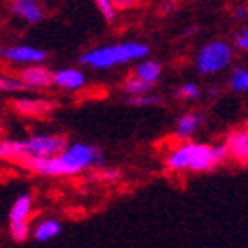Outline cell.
I'll use <instances>...</instances> for the list:
<instances>
[{"instance_id":"obj_19","label":"cell","mask_w":248,"mask_h":248,"mask_svg":"<svg viewBox=\"0 0 248 248\" xmlns=\"http://www.w3.org/2000/svg\"><path fill=\"white\" fill-rule=\"evenodd\" d=\"M229 87L234 93H247L248 91V69L245 67H234L229 77Z\"/></svg>"},{"instance_id":"obj_3","label":"cell","mask_w":248,"mask_h":248,"mask_svg":"<svg viewBox=\"0 0 248 248\" xmlns=\"http://www.w3.org/2000/svg\"><path fill=\"white\" fill-rule=\"evenodd\" d=\"M231 61H232L231 45L220 39H213L199 50L195 64L202 75H213V73L223 71L231 64Z\"/></svg>"},{"instance_id":"obj_14","label":"cell","mask_w":248,"mask_h":248,"mask_svg":"<svg viewBox=\"0 0 248 248\" xmlns=\"http://www.w3.org/2000/svg\"><path fill=\"white\" fill-rule=\"evenodd\" d=\"M0 158L5 161H15V163H23L25 160V147L23 140H11L4 139L0 142Z\"/></svg>"},{"instance_id":"obj_27","label":"cell","mask_w":248,"mask_h":248,"mask_svg":"<svg viewBox=\"0 0 248 248\" xmlns=\"http://www.w3.org/2000/svg\"><path fill=\"white\" fill-rule=\"evenodd\" d=\"M114 5L117 11H126V9H131L137 5V0H114Z\"/></svg>"},{"instance_id":"obj_23","label":"cell","mask_w":248,"mask_h":248,"mask_svg":"<svg viewBox=\"0 0 248 248\" xmlns=\"http://www.w3.org/2000/svg\"><path fill=\"white\" fill-rule=\"evenodd\" d=\"M128 103L133 105V107H155V105L161 103V98H160V96H155V94L131 96V98H128Z\"/></svg>"},{"instance_id":"obj_6","label":"cell","mask_w":248,"mask_h":248,"mask_svg":"<svg viewBox=\"0 0 248 248\" xmlns=\"http://www.w3.org/2000/svg\"><path fill=\"white\" fill-rule=\"evenodd\" d=\"M2 57L5 61L16 62V64L34 66V64H39V62L45 61L48 55L45 50H39V48L27 46V45H16V46L2 48Z\"/></svg>"},{"instance_id":"obj_11","label":"cell","mask_w":248,"mask_h":248,"mask_svg":"<svg viewBox=\"0 0 248 248\" xmlns=\"http://www.w3.org/2000/svg\"><path fill=\"white\" fill-rule=\"evenodd\" d=\"M13 107L23 115H45L53 108V103L46 99H16Z\"/></svg>"},{"instance_id":"obj_22","label":"cell","mask_w":248,"mask_h":248,"mask_svg":"<svg viewBox=\"0 0 248 248\" xmlns=\"http://www.w3.org/2000/svg\"><path fill=\"white\" fill-rule=\"evenodd\" d=\"M174 94L181 99H197L199 96H201V89H199L197 83L186 82V83H183L181 87H177Z\"/></svg>"},{"instance_id":"obj_20","label":"cell","mask_w":248,"mask_h":248,"mask_svg":"<svg viewBox=\"0 0 248 248\" xmlns=\"http://www.w3.org/2000/svg\"><path fill=\"white\" fill-rule=\"evenodd\" d=\"M27 85L21 82L20 77H2L0 78V91L4 94H13V93H21L27 91Z\"/></svg>"},{"instance_id":"obj_28","label":"cell","mask_w":248,"mask_h":248,"mask_svg":"<svg viewBox=\"0 0 248 248\" xmlns=\"http://www.w3.org/2000/svg\"><path fill=\"white\" fill-rule=\"evenodd\" d=\"M176 7H177V4L174 2V0H167V2H163V4L160 5V13H163V15H169V13H172Z\"/></svg>"},{"instance_id":"obj_4","label":"cell","mask_w":248,"mask_h":248,"mask_svg":"<svg viewBox=\"0 0 248 248\" xmlns=\"http://www.w3.org/2000/svg\"><path fill=\"white\" fill-rule=\"evenodd\" d=\"M67 140L61 135H32L23 140L25 160L31 158H53L67 149Z\"/></svg>"},{"instance_id":"obj_29","label":"cell","mask_w":248,"mask_h":248,"mask_svg":"<svg viewBox=\"0 0 248 248\" xmlns=\"http://www.w3.org/2000/svg\"><path fill=\"white\" fill-rule=\"evenodd\" d=\"M232 16L236 18V20H243V18H247L248 16V7L239 5V7H236V9L232 11Z\"/></svg>"},{"instance_id":"obj_1","label":"cell","mask_w":248,"mask_h":248,"mask_svg":"<svg viewBox=\"0 0 248 248\" xmlns=\"http://www.w3.org/2000/svg\"><path fill=\"white\" fill-rule=\"evenodd\" d=\"M105 163V155L96 145L75 144L67 145L66 151L53 158H31L21 165L29 170L36 172L39 176L62 177V176H78L89 169H98Z\"/></svg>"},{"instance_id":"obj_5","label":"cell","mask_w":248,"mask_h":248,"mask_svg":"<svg viewBox=\"0 0 248 248\" xmlns=\"http://www.w3.org/2000/svg\"><path fill=\"white\" fill-rule=\"evenodd\" d=\"M217 165H220L215 156L213 145L207 144H197L191 142L190 147V167L188 170L191 172H209Z\"/></svg>"},{"instance_id":"obj_21","label":"cell","mask_w":248,"mask_h":248,"mask_svg":"<svg viewBox=\"0 0 248 248\" xmlns=\"http://www.w3.org/2000/svg\"><path fill=\"white\" fill-rule=\"evenodd\" d=\"M31 234V225L29 222H16V223H9V236L13 241L16 243H21L25 241Z\"/></svg>"},{"instance_id":"obj_18","label":"cell","mask_w":248,"mask_h":248,"mask_svg":"<svg viewBox=\"0 0 248 248\" xmlns=\"http://www.w3.org/2000/svg\"><path fill=\"white\" fill-rule=\"evenodd\" d=\"M123 89H124V93L131 98V96H144V94H151L153 85L147 83V82H144V80H140V78H137V77H129V78L124 80Z\"/></svg>"},{"instance_id":"obj_10","label":"cell","mask_w":248,"mask_h":248,"mask_svg":"<svg viewBox=\"0 0 248 248\" xmlns=\"http://www.w3.org/2000/svg\"><path fill=\"white\" fill-rule=\"evenodd\" d=\"M53 85L64 91H78L85 85V75L77 67H64L53 73Z\"/></svg>"},{"instance_id":"obj_16","label":"cell","mask_w":248,"mask_h":248,"mask_svg":"<svg viewBox=\"0 0 248 248\" xmlns=\"http://www.w3.org/2000/svg\"><path fill=\"white\" fill-rule=\"evenodd\" d=\"M135 77L151 83V85H155V82H158L161 77V64L158 61H153V59H145V61L137 64Z\"/></svg>"},{"instance_id":"obj_2","label":"cell","mask_w":248,"mask_h":248,"mask_svg":"<svg viewBox=\"0 0 248 248\" xmlns=\"http://www.w3.org/2000/svg\"><path fill=\"white\" fill-rule=\"evenodd\" d=\"M149 55V46L139 41H124L89 50L80 55V64L93 69H110L114 66L140 61Z\"/></svg>"},{"instance_id":"obj_7","label":"cell","mask_w":248,"mask_h":248,"mask_svg":"<svg viewBox=\"0 0 248 248\" xmlns=\"http://www.w3.org/2000/svg\"><path fill=\"white\" fill-rule=\"evenodd\" d=\"M7 7L16 18L27 23H39L45 18V9L39 0H9Z\"/></svg>"},{"instance_id":"obj_9","label":"cell","mask_w":248,"mask_h":248,"mask_svg":"<svg viewBox=\"0 0 248 248\" xmlns=\"http://www.w3.org/2000/svg\"><path fill=\"white\" fill-rule=\"evenodd\" d=\"M225 145H227L231 158H234L239 163L248 165V128L232 129L225 139Z\"/></svg>"},{"instance_id":"obj_26","label":"cell","mask_w":248,"mask_h":248,"mask_svg":"<svg viewBox=\"0 0 248 248\" xmlns=\"http://www.w3.org/2000/svg\"><path fill=\"white\" fill-rule=\"evenodd\" d=\"M99 177L105 179V181H115L121 177V172L115 170V169H105V170L99 172Z\"/></svg>"},{"instance_id":"obj_24","label":"cell","mask_w":248,"mask_h":248,"mask_svg":"<svg viewBox=\"0 0 248 248\" xmlns=\"http://www.w3.org/2000/svg\"><path fill=\"white\" fill-rule=\"evenodd\" d=\"M94 2H96L99 13L103 15L105 20L107 21L115 20V13H117V9H115V5H114V0H94Z\"/></svg>"},{"instance_id":"obj_17","label":"cell","mask_w":248,"mask_h":248,"mask_svg":"<svg viewBox=\"0 0 248 248\" xmlns=\"http://www.w3.org/2000/svg\"><path fill=\"white\" fill-rule=\"evenodd\" d=\"M62 231V223L55 218H46L36 225L34 229V239L39 241V243H45V241H50V239L57 238Z\"/></svg>"},{"instance_id":"obj_12","label":"cell","mask_w":248,"mask_h":248,"mask_svg":"<svg viewBox=\"0 0 248 248\" xmlns=\"http://www.w3.org/2000/svg\"><path fill=\"white\" fill-rule=\"evenodd\" d=\"M190 147L191 142H183L170 151V155L167 156V167L174 172L188 170L190 167Z\"/></svg>"},{"instance_id":"obj_13","label":"cell","mask_w":248,"mask_h":248,"mask_svg":"<svg viewBox=\"0 0 248 248\" xmlns=\"http://www.w3.org/2000/svg\"><path fill=\"white\" fill-rule=\"evenodd\" d=\"M32 213V195L31 193H23L13 202L9 209V223L16 222H29Z\"/></svg>"},{"instance_id":"obj_15","label":"cell","mask_w":248,"mask_h":248,"mask_svg":"<svg viewBox=\"0 0 248 248\" xmlns=\"http://www.w3.org/2000/svg\"><path fill=\"white\" fill-rule=\"evenodd\" d=\"M204 117L199 114H193V112H188V114H183L179 119H177V124H176V135L177 139L181 140H186L190 139L191 135L195 133L199 126L202 124Z\"/></svg>"},{"instance_id":"obj_25","label":"cell","mask_w":248,"mask_h":248,"mask_svg":"<svg viewBox=\"0 0 248 248\" xmlns=\"http://www.w3.org/2000/svg\"><path fill=\"white\" fill-rule=\"evenodd\" d=\"M234 45H236V48H239V50L248 52V29H243V31H239L238 34H236Z\"/></svg>"},{"instance_id":"obj_8","label":"cell","mask_w":248,"mask_h":248,"mask_svg":"<svg viewBox=\"0 0 248 248\" xmlns=\"http://www.w3.org/2000/svg\"><path fill=\"white\" fill-rule=\"evenodd\" d=\"M18 77L29 89H45L53 85V73L45 66H39V64L23 67L18 73Z\"/></svg>"}]
</instances>
